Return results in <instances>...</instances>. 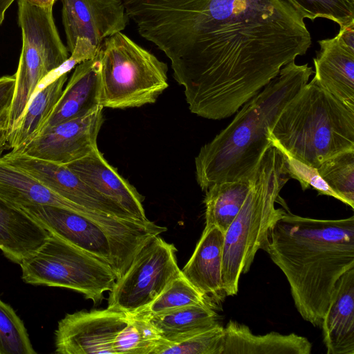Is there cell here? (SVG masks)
<instances>
[{
    "instance_id": "cell-30",
    "label": "cell",
    "mask_w": 354,
    "mask_h": 354,
    "mask_svg": "<svg viewBox=\"0 0 354 354\" xmlns=\"http://www.w3.org/2000/svg\"><path fill=\"white\" fill-rule=\"evenodd\" d=\"M24 324L0 299V354H35Z\"/></svg>"
},
{
    "instance_id": "cell-5",
    "label": "cell",
    "mask_w": 354,
    "mask_h": 354,
    "mask_svg": "<svg viewBox=\"0 0 354 354\" xmlns=\"http://www.w3.org/2000/svg\"><path fill=\"white\" fill-rule=\"evenodd\" d=\"M280 151L270 148L258 167L243 205L224 235L222 278L226 296L239 290L242 274L250 268L255 254L261 248L269 230L282 208L275 203L289 180Z\"/></svg>"
},
{
    "instance_id": "cell-3",
    "label": "cell",
    "mask_w": 354,
    "mask_h": 354,
    "mask_svg": "<svg viewBox=\"0 0 354 354\" xmlns=\"http://www.w3.org/2000/svg\"><path fill=\"white\" fill-rule=\"evenodd\" d=\"M313 73L308 64L292 61L259 93L245 102L234 119L195 158L196 181L205 192L226 181L250 179L272 147L269 127Z\"/></svg>"
},
{
    "instance_id": "cell-4",
    "label": "cell",
    "mask_w": 354,
    "mask_h": 354,
    "mask_svg": "<svg viewBox=\"0 0 354 354\" xmlns=\"http://www.w3.org/2000/svg\"><path fill=\"white\" fill-rule=\"evenodd\" d=\"M269 139L272 145L317 169L327 158L354 149V109L313 78L269 127Z\"/></svg>"
},
{
    "instance_id": "cell-2",
    "label": "cell",
    "mask_w": 354,
    "mask_h": 354,
    "mask_svg": "<svg viewBox=\"0 0 354 354\" xmlns=\"http://www.w3.org/2000/svg\"><path fill=\"white\" fill-rule=\"evenodd\" d=\"M261 249L284 274L301 317L320 326L337 281L354 268V216L312 218L285 206Z\"/></svg>"
},
{
    "instance_id": "cell-1",
    "label": "cell",
    "mask_w": 354,
    "mask_h": 354,
    "mask_svg": "<svg viewBox=\"0 0 354 354\" xmlns=\"http://www.w3.org/2000/svg\"><path fill=\"white\" fill-rule=\"evenodd\" d=\"M139 34L171 61L190 111L229 118L306 54L311 36L286 0H124Z\"/></svg>"
},
{
    "instance_id": "cell-24",
    "label": "cell",
    "mask_w": 354,
    "mask_h": 354,
    "mask_svg": "<svg viewBox=\"0 0 354 354\" xmlns=\"http://www.w3.org/2000/svg\"><path fill=\"white\" fill-rule=\"evenodd\" d=\"M254 176L250 179L216 183L205 191V227L215 226L226 232L246 199Z\"/></svg>"
},
{
    "instance_id": "cell-7",
    "label": "cell",
    "mask_w": 354,
    "mask_h": 354,
    "mask_svg": "<svg viewBox=\"0 0 354 354\" xmlns=\"http://www.w3.org/2000/svg\"><path fill=\"white\" fill-rule=\"evenodd\" d=\"M97 55L101 64L103 108L154 103L169 86L167 65L121 32L106 38Z\"/></svg>"
},
{
    "instance_id": "cell-16",
    "label": "cell",
    "mask_w": 354,
    "mask_h": 354,
    "mask_svg": "<svg viewBox=\"0 0 354 354\" xmlns=\"http://www.w3.org/2000/svg\"><path fill=\"white\" fill-rule=\"evenodd\" d=\"M100 72L101 64L97 55L76 65L38 136L60 123L84 116L102 106Z\"/></svg>"
},
{
    "instance_id": "cell-9",
    "label": "cell",
    "mask_w": 354,
    "mask_h": 354,
    "mask_svg": "<svg viewBox=\"0 0 354 354\" xmlns=\"http://www.w3.org/2000/svg\"><path fill=\"white\" fill-rule=\"evenodd\" d=\"M19 265L25 283L75 290L95 306L117 280L104 261L50 232L40 249Z\"/></svg>"
},
{
    "instance_id": "cell-20",
    "label": "cell",
    "mask_w": 354,
    "mask_h": 354,
    "mask_svg": "<svg viewBox=\"0 0 354 354\" xmlns=\"http://www.w3.org/2000/svg\"><path fill=\"white\" fill-rule=\"evenodd\" d=\"M0 199L18 207L34 205L58 206L103 221H111L115 218L89 210L63 198L1 158Z\"/></svg>"
},
{
    "instance_id": "cell-17",
    "label": "cell",
    "mask_w": 354,
    "mask_h": 354,
    "mask_svg": "<svg viewBox=\"0 0 354 354\" xmlns=\"http://www.w3.org/2000/svg\"><path fill=\"white\" fill-rule=\"evenodd\" d=\"M225 233L215 226L205 227L183 275L215 307L226 297L222 268Z\"/></svg>"
},
{
    "instance_id": "cell-19",
    "label": "cell",
    "mask_w": 354,
    "mask_h": 354,
    "mask_svg": "<svg viewBox=\"0 0 354 354\" xmlns=\"http://www.w3.org/2000/svg\"><path fill=\"white\" fill-rule=\"evenodd\" d=\"M320 49L313 59L318 84L354 109V49L336 35L318 41Z\"/></svg>"
},
{
    "instance_id": "cell-11",
    "label": "cell",
    "mask_w": 354,
    "mask_h": 354,
    "mask_svg": "<svg viewBox=\"0 0 354 354\" xmlns=\"http://www.w3.org/2000/svg\"><path fill=\"white\" fill-rule=\"evenodd\" d=\"M130 317L109 308L66 314L55 331V353L116 354V338Z\"/></svg>"
},
{
    "instance_id": "cell-18",
    "label": "cell",
    "mask_w": 354,
    "mask_h": 354,
    "mask_svg": "<svg viewBox=\"0 0 354 354\" xmlns=\"http://www.w3.org/2000/svg\"><path fill=\"white\" fill-rule=\"evenodd\" d=\"M320 326L327 354H354V268L337 281Z\"/></svg>"
},
{
    "instance_id": "cell-8",
    "label": "cell",
    "mask_w": 354,
    "mask_h": 354,
    "mask_svg": "<svg viewBox=\"0 0 354 354\" xmlns=\"http://www.w3.org/2000/svg\"><path fill=\"white\" fill-rule=\"evenodd\" d=\"M22 47L15 73V85L8 113V137L17 129L26 107L43 80L69 58L56 28L53 7L18 0Z\"/></svg>"
},
{
    "instance_id": "cell-26",
    "label": "cell",
    "mask_w": 354,
    "mask_h": 354,
    "mask_svg": "<svg viewBox=\"0 0 354 354\" xmlns=\"http://www.w3.org/2000/svg\"><path fill=\"white\" fill-rule=\"evenodd\" d=\"M194 305H209L215 308L181 272L148 306L135 315H154Z\"/></svg>"
},
{
    "instance_id": "cell-15",
    "label": "cell",
    "mask_w": 354,
    "mask_h": 354,
    "mask_svg": "<svg viewBox=\"0 0 354 354\" xmlns=\"http://www.w3.org/2000/svg\"><path fill=\"white\" fill-rule=\"evenodd\" d=\"M66 165L93 189L111 200L138 220L147 218L143 198L104 159L98 147Z\"/></svg>"
},
{
    "instance_id": "cell-12",
    "label": "cell",
    "mask_w": 354,
    "mask_h": 354,
    "mask_svg": "<svg viewBox=\"0 0 354 354\" xmlns=\"http://www.w3.org/2000/svg\"><path fill=\"white\" fill-rule=\"evenodd\" d=\"M0 158L70 202L102 214L124 220H138L87 185L65 165L36 158L15 151Z\"/></svg>"
},
{
    "instance_id": "cell-29",
    "label": "cell",
    "mask_w": 354,
    "mask_h": 354,
    "mask_svg": "<svg viewBox=\"0 0 354 354\" xmlns=\"http://www.w3.org/2000/svg\"><path fill=\"white\" fill-rule=\"evenodd\" d=\"M130 315L128 324L116 338V354H152L162 339L159 331L147 318Z\"/></svg>"
},
{
    "instance_id": "cell-28",
    "label": "cell",
    "mask_w": 354,
    "mask_h": 354,
    "mask_svg": "<svg viewBox=\"0 0 354 354\" xmlns=\"http://www.w3.org/2000/svg\"><path fill=\"white\" fill-rule=\"evenodd\" d=\"M223 339L224 327L216 323L176 341L162 339L152 354H221Z\"/></svg>"
},
{
    "instance_id": "cell-22",
    "label": "cell",
    "mask_w": 354,
    "mask_h": 354,
    "mask_svg": "<svg viewBox=\"0 0 354 354\" xmlns=\"http://www.w3.org/2000/svg\"><path fill=\"white\" fill-rule=\"evenodd\" d=\"M312 344L295 333L255 335L245 324L230 320L224 327L221 354H310Z\"/></svg>"
},
{
    "instance_id": "cell-31",
    "label": "cell",
    "mask_w": 354,
    "mask_h": 354,
    "mask_svg": "<svg viewBox=\"0 0 354 354\" xmlns=\"http://www.w3.org/2000/svg\"><path fill=\"white\" fill-rule=\"evenodd\" d=\"M302 17L326 18L344 28L354 23V0H286Z\"/></svg>"
},
{
    "instance_id": "cell-32",
    "label": "cell",
    "mask_w": 354,
    "mask_h": 354,
    "mask_svg": "<svg viewBox=\"0 0 354 354\" xmlns=\"http://www.w3.org/2000/svg\"><path fill=\"white\" fill-rule=\"evenodd\" d=\"M272 147L277 149L281 153L290 178L299 181L304 191L313 187L319 194L332 196L342 202L340 197L320 176L317 168L292 157L278 145H272Z\"/></svg>"
},
{
    "instance_id": "cell-33",
    "label": "cell",
    "mask_w": 354,
    "mask_h": 354,
    "mask_svg": "<svg viewBox=\"0 0 354 354\" xmlns=\"http://www.w3.org/2000/svg\"><path fill=\"white\" fill-rule=\"evenodd\" d=\"M15 85V75L0 77V117L10 109Z\"/></svg>"
},
{
    "instance_id": "cell-23",
    "label": "cell",
    "mask_w": 354,
    "mask_h": 354,
    "mask_svg": "<svg viewBox=\"0 0 354 354\" xmlns=\"http://www.w3.org/2000/svg\"><path fill=\"white\" fill-rule=\"evenodd\" d=\"M67 79L68 72L57 75L39 91L35 93L18 127L9 136L11 151H20L39 135L61 97Z\"/></svg>"
},
{
    "instance_id": "cell-25",
    "label": "cell",
    "mask_w": 354,
    "mask_h": 354,
    "mask_svg": "<svg viewBox=\"0 0 354 354\" xmlns=\"http://www.w3.org/2000/svg\"><path fill=\"white\" fill-rule=\"evenodd\" d=\"M140 316V315H139ZM157 328L163 340L173 342L214 326L218 315L209 305L189 306L162 314L142 316Z\"/></svg>"
},
{
    "instance_id": "cell-34",
    "label": "cell",
    "mask_w": 354,
    "mask_h": 354,
    "mask_svg": "<svg viewBox=\"0 0 354 354\" xmlns=\"http://www.w3.org/2000/svg\"><path fill=\"white\" fill-rule=\"evenodd\" d=\"M9 109L6 110L0 117V156L4 151L10 149L8 142Z\"/></svg>"
},
{
    "instance_id": "cell-21",
    "label": "cell",
    "mask_w": 354,
    "mask_h": 354,
    "mask_svg": "<svg viewBox=\"0 0 354 354\" xmlns=\"http://www.w3.org/2000/svg\"><path fill=\"white\" fill-rule=\"evenodd\" d=\"M50 232L21 208L0 199V250L20 264L46 243Z\"/></svg>"
},
{
    "instance_id": "cell-13",
    "label": "cell",
    "mask_w": 354,
    "mask_h": 354,
    "mask_svg": "<svg viewBox=\"0 0 354 354\" xmlns=\"http://www.w3.org/2000/svg\"><path fill=\"white\" fill-rule=\"evenodd\" d=\"M102 106L60 123L35 137L20 151L28 156L62 165L78 160L97 147L104 119Z\"/></svg>"
},
{
    "instance_id": "cell-14",
    "label": "cell",
    "mask_w": 354,
    "mask_h": 354,
    "mask_svg": "<svg viewBox=\"0 0 354 354\" xmlns=\"http://www.w3.org/2000/svg\"><path fill=\"white\" fill-rule=\"evenodd\" d=\"M67 48L71 53L80 39L99 49L108 37L124 30L129 17L121 0H61Z\"/></svg>"
},
{
    "instance_id": "cell-6",
    "label": "cell",
    "mask_w": 354,
    "mask_h": 354,
    "mask_svg": "<svg viewBox=\"0 0 354 354\" xmlns=\"http://www.w3.org/2000/svg\"><path fill=\"white\" fill-rule=\"evenodd\" d=\"M19 208L49 232L104 261L113 269L117 279L126 272L150 239L167 230L149 220L103 221L55 205Z\"/></svg>"
},
{
    "instance_id": "cell-27",
    "label": "cell",
    "mask_w": 354,
    "mask_h": 354,
    "mask_svg": "<svg viewBox=\"0 0 354 354\" xmlns=\"http://www.w3.org/2000/svg\"><path fill=\"white\" fill-rule=\"evenodd\" d=\"M317 171L342 202L353 209L354 149L342 151L327 158Z\"/></svg>"
},
{
    "instance_id": "cell-10",
    "label": "cell",
    "mask_w": 354,
    "mask_h": 354,
    "mask_svg": "<svg viewBox=\"0 0 354 354\" xmlns=\"http://www.w3.org/2000/svg\"><path fill=\"white\" fill-rule=\"evenodd\" d=\"M176 253L159 235L150 239L109 291L107 308L135 315L148 306L181 273Z\"/></svg>"
}]
</instances>
